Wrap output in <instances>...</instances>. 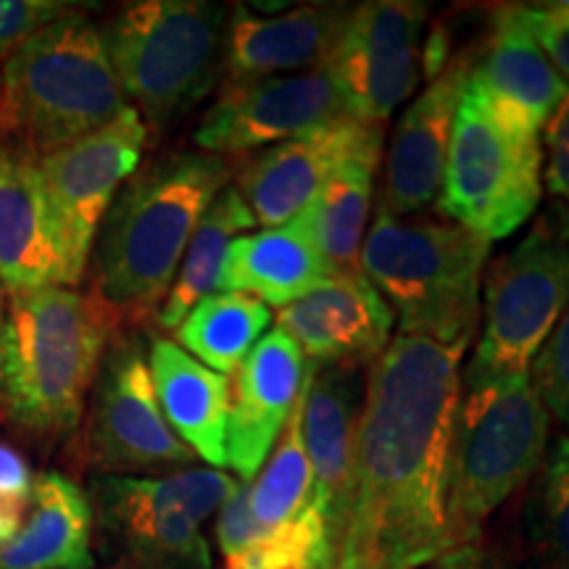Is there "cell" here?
I'll return each instance as SVG.
<instances>
[{
	"label": "cell",
	"instance_id": "d4e9b609",
	"mask_svg": "<svg viewBox=\"0 0 569 569\" xmlns=\"http://www.w3.org/2000/svg\"><path fill=\"white\" fill-rule=\"evenodd\" d=\"M330 277V267L311 240L298 227L284 224L234 238L227 248L219 290L253 296L282 309Z\"/></svg>",
	"mask_w": 569,
	"mask_h": 569
},
{
	"label": "cell",
	"instance_id": "4dcf8cb0",
	"mask_svg": "<svg viewBox=\"0 0 569 569\" xmlns=\"http://www.w3.org/2000/svg\"><path fill=\"white\" fill-rule=\"evenodd\" d=\"M340 538L315 503L293 519L267 528L243 553L227 559L224 569H336Z\"/></svg>",
	"mask_w": 569,
	"mask_h": 569
},
{
	"label": "cell",
	"instance_id": "cb8c5ba5",
	"mask_svg": "<svg viewBox=\"0 0 569 569\" xmlns=\"http://www.w3.org/2000/svg\"><path fill=\"white\" fill-rule=\"evenodd\" d=\"M0 282L9 290L59 284L38 161L0 146Z\"/></svg>",
	"mask_w": 569,
	"mask_h": 569
},
{
	"label": "cell",
	"instance_id": "5b68a950",
	"mask_svg": "<svg viewBox=\"0 0 569 569\" xmlns=\"http://www.w3.org/2000/svg\"><path fill=\"white\" fill-rule=\"evenodd\" d=\"M490 243L467 227L377 209L361 274L396 311L403 336L472 343Z\"/></svg>",
	"mask_w": 569,
	"mask_h": 569
},
{
	"label": "cell",
	"instance_id": "f35d334b",
	"mask_svg": "<svg viewBox=\"0 0 569 569\" xmlns=\"http://www.w3.org/2000/svg\"><path fill=\"white\" fill-rule=\"evenodd\" d=\"M27 509H30V498L0 493V546L9 543V540L21 530Z\"/></svg>",
	"mask_w": 569,
	"mask_h": 569
},
{
	"label": "cell",
	"instance_id": "74e56055",
	"mask_svg": "<svg viewBox=\"0 0 569 569\" xmlns=\"http://www.w3.org/2000/svg\"><path fill=\"white\" fill-rule=\"evenodd\" d=\"M438 565V569H507L501 565V559H498L496 553H490L482 543L453 549L451 553H446Z\"/></svg>",
	"mask_w": 569,
	"mask_h": 569
},
{
	"label": "cell",
	"instance_id": "6da1fadb",
	"mask_svg": "<svg viewBox=\"0 0 569 569\" xmlns=\"http://www.w3.org/2000/svg\"><path fill=\"white\" fill-rule=\"evenodd\" d=\"M467 346L398 332L369 369L340 549L377 569H422L453 551L448 469Z\"/></svg>",
	"mask_w": 569,
	"mask_h": 569
},
{
	"label": "cell",
	"instance_id": "277c9868",
	"mask_svg": "<svg viewBox=\"0 0 569 569\" xmlns=\"http://www.w3.org/2000/svg\"><path fill=\"white\" fill-rule=\"evenodd\" d=\"M101 27L80 6L21 46L0 71V146L40 161L127 109Z\"/></svg>",
	"mask_w": 569,
	"mask_h": 569
},
{
	"label": "cell",
	"instance_id": "ba28073f",
	"mask_svg": "<svg viewBox=\"0 0 569 569\" xmlns=\"http://www.w3.org/2000/svg\"><path fill=\"white\" fill-rule=\"evenodd\" d=\"M238 486L219 469L198 467L163 478L92 475V519L111 569H213L201 528Z\"/></svg>",
	"mask_w": 569,
	"mask_h": 569
},
{
	"label": "cell",
	"instance_id": "484cf974",
	"mask_svg": "<svg viewBox=\"0 0 569 569\" xmlns=\"http://www.w3.org/2000/svg\"><path fill=\"white\" fill-rule=\"evenodd\" d=\"M380 163L359 161L327 182V188L293 219L332 274H361V248L375 201V174Z\"/></svg>",
	"mask_w": 569,
	"mask_h": 569
},
{
	"label": "cell",
	"instance_id": "7a4b0ae2",
	"mask_svg": "<svg viewBox=\"0 0 569 569\" xmlns=\"http://www.w3.org/2000/svg\"><path fill=\"white\" fill-rule=\"evenodd\" d=\"M230 177V163L219 156L177 151L148 161L122 184L88 264V296L117 336L156 322L184 248Z\"/></svg>",
	"mask_w": 569,
	"mask_h": 569
},
{
	"label": "cell",
	"instance_id": "60d3db41",
	"mask_svg": "<svg viewBox=\"0 0 569 569\" xmlns=\"http://www.w3.org/2000/svg\"><path fill=\"white\" fill-rule=\"evenodd\" d=\"M6 317H9V303H6V290L0 284V359H3V338H6Z\"/></svg>",
	"mask_w": 569,
	"mask_h": 569
},
{
	"label": "cell",
	"instance_id": "ffe728a7",
	"mask_svg": "<svg viewBox=\"0 0 569 569\" xmlns=\"http://www.w3.org/2000/svg\"><path fill=\"white\" fill-rule=\"evenodd\" d=\"M311 367V365H309ZM361 369L311 367L301 398V430L311 465V503L343 540L353 443L365 403Z\"/></svg>",
	"mask_w": 569,
	"mask_h": 569
},
{
	"label": "cell",
	"instance_id": "603a6c76",
	"mask_svg": "<svg viewBox=\"0 0 569 569\" xmlns=\"http://www.w3.org/2000/svg\"><path fill=\"white\" fill-rule=\"evenodd\" d=\"M90 496L63 472L34 475L24 525L0 546V569H96Z\"/></svg>",
	"mask_w": 569,
	"mask_h": 569
},
{
	"label": "cell",
	"instance_id": "836d02e7",
	"mask_svg": "<svg viewBox=\"0 0 569 569\" xmlns=\"http://www.w3.org/2000/svg\"><path fill=\"white\" fill-rule=\"evenodd\" d=\"M517 13L557 74L569 84V0L517 3Z\"/></svg>",
	"mask_w": 569,
	"mask_h": 569
},
{
	"label": "cell",
	"instance_id": "30bf717a",
	"mask_svg": "<svg viewBox=\"0 0 569 569\" xmlns=\"http://www.w3.org/2000/svg\"><path fill=\"white\" fill-rule=\"evenodd\" d=\"M543 198L540 138L509 130L467 82L453 119L438 211L493 243L530 222Z\"/></svg>",
	"mask_w": 569,
	"mask_h": 569
},
{
	"label": "cell",
	"instance_id": "4316f807",
	"mask_svg": "<svg viewBox=\"0 0 569 569\" xmlns=\"http://www.w3.org/2000/svg\"><path fill=\"white\" fill-rule=\"evenodd\" d=\"M253 224L256 217L248 209L243 196L238 193L234 184H227L222 193L213 198L209 209H206L193 238L184 248L172 288H169L159 309V317H156V325L161 330H177L198 301L217 293L227 248L232 246L234 238H240V232L251 230Z\"/></svg>",
	"mask_w": 569,
	"mask_h": 569
},
{
	"label": "cell",
	"instance_id": "1f68e13d",
	"mask_svg": "<svg viewBox=\"0 0 569 569\" xmlns=\"http://www.w3.org/2000/svg\"><path fill=\"white\" fill-rule=\"evenodd\" d=\"M530 382L549 415L569 432V303L532 361Z\"/></svg>",
	"mask_w": 569,
	"mask_h": 569
},
{
	"label": "cell",
	"instance_id": "9a60e30c",
	"mask_svg": "<svg viewBox=\"0 0 569 569\" xmlns=\"http://www.w3.org/2000/svg\"><path fill=\"white\" fill-rule=\"evenodd\" d=\"M380 156L382 127L343 117L251 156L240 167L234 188L256 224L274 230L293 222L346 167L380 163Z\"/></svg>",
	"mask_w": 569,
	"mask_h": 569
},
{
	"label": "cell",
	"instance_id": "44dd1931",
	"mask_svg": "<svg viewBox=\"0 0 569 569\" xmlns=\"http://www.w3.org/2000/svg\"><path fill=\"white\" fill-rule=\"evenodd\" d=\"M351 6L311 3L261 17L246 6L230 11L224 34L227 82L296 74L327 61L343 32Z\"/></svg>",
	"mask_w": 569,
	"mask_h": 569
},
{
	"label": "cell",
	"instance_id": "e0dca14e",
	"mask_svg": "<svg viewBox=\"0 0 569 569\" xmlns=\"http://www.w3.org/2000/svg\"><path fill=\"white\" fill-rule=\"evenodd\" d=\"M311 367L375 365L390 346L393 311L365 274H332L317 290L277 311Z\"/></svg>",
	"mask_w": 569,
	"mask_h": 569
},
{
	"label": "cell",
	"instance_id": "8992f818",
	"mask_svg": "<svg viewBox=\"0 0 569 569\" xmlns=\"http://www.w3.org/2000/svg\"><path fill=\"white\" fill-rule=\"evenodd\" d=\"M549 438L551 415L530 375L461 380L448 469L453 549L480 543L488 519L536 478Z\"/></svg>",
	"mask_w": 569,
	"mask_h": 569
},
{
	"label": "cell",
	"instance_id": "e575fe53",
	"mask_svg": "<svg viewBox=\"0 0 569 569\" xmlns=\"http://www.w3.org/2000/svg\"><path fill=\"white\" fill-rule=\"evenodd\" d=\"M546 169L543 182L551 193V206L569 219V92L543 127Z\"/></svg>",
	"mask_w": 569,
	"mask_h": 569
},
{
	"label": "cell",
	"instance_id": "83f0119b",
	"mask_svg": "<svg viewBox=\"0 0 569 569\" xmlns=\"http://www.w3.org/2000/svg\"><path fill=\"white\" fill-rule=\"evenodd\" d=\"M272 322V311L259 298L217 290L193 306L174 330V343L203 367L234 375Z\"/></svg>",
	"mask_w": 569,
	"mask_h": 569
},
{
	"label": "cell",
	"instance_id": "f1b7e54d",
	"mask_svg": "<svg viewBox=\"0 0 569 569\" xmlns=\"http://www.w3.org/2000/svg\"><path fill=\"white\" fill-rule=\"evenodd\" d=\"M515 569H569V436L553 443L532 478Z\"/></svg>",
	"mask_w": 569,
	"mask_h": 569
},
{
	"label": "cell",
	"instance_id": "d6a6232c",
	"mask_svg": "<svg viewBox=\"0 0 569 569\" xmlns=\"http://www.w3.org/2000/svg\"><path fill=\"white\" fill-rule=\"evenodd\" d=\"M74 9L61 0H0V63Z\"/></svg>",
	"mask_w": 569,
	"mask_h": 569
},
{
	"label": "cell",
	"instance_id": "3957f363",
	"mask_svg": "<svg viewBox=\"0 0 569 569\" xmlns=\"http://www.w3.org/2000/svg\"><path fill=\"white\" fill-rule=\"evenodd\" d=\"M111 319L88 293L61 284L9 290L0 396L32 436L77 430L111 340Z\"/></svg>",
	"mask_w": 569,
	"mask_h": 569
},
{
	"label": "cell",
	"instance_id": "ab89813d",
	"mask_svg": "<svg viewBox=\"0 0 569 569\" xmlns=\"http://www.w3.org/2000/svg\"><path fill=\"white\" fill-rule=\"evenodd\" d=\"M336 569H377V567L365 557V553L351 551V549H340Z\"/></svg>",
	"mask_w": 569,
	"mask_h": 569
},
{
	"label": "cell",
	"instance_id": "f546056e",
	"mask_svg": "<svg viewBox=\"0 0 569 569\" xmlns=\"http://www.w3.org/2000/svg\"><path fill=\"white\" fill-rule=\"evenodd\" d=\"M309 501L311 465L301 430V403H298L284 425L280 443L259 469V478L248 482V503L261 528H277L303 511Z\"/></svg>",
	"mask_w": 569,
	"mask_h": 569
},
{
	"label": "cell",
	"instance_id": "8fae6325",
	"mask_svg": "<svg viewBox=\"0 0 569 569\" xmlns=\"http://www.w3.org/2000/svg\"><path fill=\"white\" fill-rule=\"evenodd\" d=\"M148 134L140 113L127 106L101 130L38 161L61 288L82 282L98 230L122 184L138 172Z\"/></svg>",
	"mask_w": 569,
	"mask_h": 569
},
{
	"label": "cell",
	"instance_id": "8d00e7d4",
	"mask_svg": "<svg viewBox=\"0 0 569 569\" xmlns=\"http://www.w3.org/2000/svg\"><path fill=\"white\" fill-rule=\"evenodd\" d=\"M32 482L34 475L30 465H27L24 453L11 443H6V440H0V493L30 498Z\"/></svg>",
	"mask_w": 569,
	"mask_h": 569
},
{
	"label": "cell",
	"instance_id": "5bb4252c",
	"mask_svg": "<svg viewBox=\"0 0 569 569\" xmlns=\"http://www.w3.org/2000/svg\"><path fill=\"white\" fill-rule=\"evenodd\" d=\"M348 117L346 96L319 63L296 74L224 82L196 127L198 151L240 156Z\"/></svg>",
	"mask_w": 569,
	"mask_h": 569
},
{
	"label": "cell",
	"instance_id": "ac0fdd59",
	"mask_svg": "<svg viewBox=\"0 0 569 569\" xmlns=\"http://www.w3.org/2000/svg\"><path fill=\"white\" fill-rule=\"evenodd\" d=\"M469 82V59L440 71L398 119L386 153L380 209L390 217H417L436 206L443 184L457 109Z\"/></svg>",
	"mask_w": 569,
	"mask_h": 569
},
{
	"label": "cell",
	"instance_id": "7402d4cb",
	"mask_svg": "<svg viewBox=\"0 0 569 569\" xmlns=\"http://www.w3.org/2000/svg\"><path fill=\"white\" fill-rule=\"evenodd\" d=\"M148 365L161 415L196 459L227 467L230 380L193 359L174 340L153 338Z\"/></svg>",
	"mask_w": 569,
	"mask_h": 569
},
{
	"label": "cell",
	"instance_id": "9c48e42d",
	"mask_svg": "<svg viewBox=\"0 0 569 569\" xmlns=\"http://www.w3.org/2000/svg\"><path fill=\"white\" fill-rule=\"evenodd\" d=\"M569 303V219L557 206L498 256L482 288V332L461 380L530 375Z\"/></svg>",
	"mask_w": 569,
	"mask_h": 569
},
{
	"label": "cell",
	"instance_id": "d590c367",
	"mask_svg": "<svg viewBox=\"0 0 569 569\" xmlns=\"http://www.w3.org/2000/svg\"><path fill=\"white\" fill-rule=\"evenodd\" d=\"M261 528L251 515V503H248V482H240L238 490L227 498V503L219 509L217 517V546L222 551L224 561L243 553L248 546H253L259 540Z\"/></svg>",
	"mask_w": 569,
	"mask_h": 569
},
{
	"label": "cell",
	"instance_id": "2e32d148",
	"mask_svg": "<svg viewBox=\"0 0 569 569\" xmlns=\"http://www.w3.org/2000/svg\"><path fill=\"white\" fill-rule=\"evenodd\" d=\"M311 367L296 340L272 330L230 382V422H227V467L240 482H251L293 415L309 382Z\"/></svg>",
	"mask_w": 569,
	"mask_h": 569
},
{
	"label": "cell",
	"instance_id": "52a82bcc",
	"mask_svg": "<svg viewBox=\"0 0 569 569\" xmlns=\"http://www.w3.org/2000/svg\"><path fill=\"white\" fill-rule=\"evenodd\" d=\"M227 21L230 9L209 0H140L103 27L117 80L148 132L182 122L213 90L224 67Z\"/></svg>",
	"mask_w": 569,
	"mask_h": 569
},
{
	"label": "cell",
	"instance_id": "4fadbf2b",
	"mask_svg": "<svg viewBox=\"0 0 569 569\" xmlns=\"http://www.w3.org/2000/svg\"><path fill=\"white\" fill-rule=\"evenodd\" d=\"M425 21L427 6L411 0L351 6L325 61L343 90L348 117L382 127L415 92L422 71Z\"/></svg>",
	"mask_w": 569,
	"mask_h": 569
},
{
	"label": "cell",
	"instance_id": "d6986e66",
	"mask_svg": "<svg viewBox=\"0 0 569 569\" xmlns=\"http://www.w3.org/2000/svg\"><path fill=\"white\" fill-rule=\"evenodd\" d=\"M469 84L498 122L530 138H540L569 92V84L525 30L517 3L498 6L490 13L486 46L478 59L469 61Z\"/></svg>",
	"mask_w": 569,
	"mask_h": 569
},
{
	"label": "cell",
	"instance_id": "7c38bea8",
	"mask_svg": "<svg viewBox=\"0 0 569 569\" xmlns=\"http://www.w3.org/2000/svg\"><path fill=\"white\" fill-rule=\"evenodd\" d=\"M82 419L77 459L96 475L138 478L140 472L188 469L196 461L161 415L148 348L132 332L106 348Z\"/></svg>",
	"mask_w": 569,
	"mask_h": 569
}]
</instances>
